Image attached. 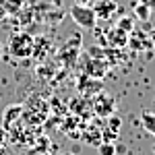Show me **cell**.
<instances>
[{
  "instance_id": "18",
  "label": "cell",
  "mask_w": 155,
  "mask_h": 155,
  "mask_svg": "<svg viewBox=\"0 0 155 155\" xmlns=\"http://www.w3.org/2000/svg\"><path fill=\"white\" fill-rule=\"evenodd\" d=\"M151 41H153V46H155V31H153V35H151Z\"/></svg>"
},
{
  "instance_id": "1",
  "label": "cell",
  "mask_w": 155,
  "mask_h": 155,
  "mask_svg": "<svg viewBox=\"0 0 155 155\" xmlns=\"http://www.w3.org/2000/svg\"><path fill=\"white\" fill-rule=\"evenodd\" d=\"M71 17L81 29H93L97 25L95 8H91V6H87V4H72L71 6Z\"/></svg>"
},
{
  "instance_id": "14",
  "label": "cell",
  "mask_w": 155,
  "mask_h": 155,
  "mask_svg": "<svg viewBox=\"0 0 155 155\" xmlns=\"http://www.w3.org/2000/svg\"><path fill=\"white\" fill-rule=\"evenodd\" d=\"M6 139H8V132H6V128H2V126H0V145L6 143Z\"/></svg>"
},
{
  "instance_id": "3",
  "label": "cell",
  "mask_w": 155,
  "mask_h": 155,
  "mask_svg": "<svg viewBox=\"0 0 155 155\" xmlns=\"http://www.w3.org/2000/svg\"><path fill=\"white\" fill-rule=\"evenodd\" d=\"M93 112L99 114V116H112L114 112H116V101H114V97L106 93V91H101V93H97L95 99H93Z\"/></svg>"
},
{
  "instance_id": "4",
  "label": "cell",
  "mask_w": 155,
  "mask_h": 155,
  "mask_svg": "<svg viewBox=\"0 0 155 155\" xmlns=\"http://www.w3.org/2000/svg\"><path fill=\"white\" fill-rule=\"evenodd\" d=\"M23 110H25V107L21 106V104H12V106H8L4 112H2V122H0V126L6 128V130L12 128L19 120L23 118Z\"/></svg>"
},
{
  "instance_id": "7",
  "label": "cell",
  "mask_w": 155,
  "mask_h": 155,
  "mask_svg": "<svg viewBox=\"0 0 155 155\" xmlns=\"http://www.w3.org/2000/svg\"><path fill=\"white\" fill-rule=\"evenodd\" d=\"M107 44L114 48H124V46H128V33L122 31L120 27H116L107 33Z\"/></svg>"
},
{
  "instance_id": "11",
  "label": "cell",
  "mask_w": 155,
  "mask_h": 155,
  "mask_svg": "<svg viewBox=\"0 0 155 155\" xmlns=\"http://www.w3.org/2000/svg\"><path fill=\"white\" fill-rule=\"evenodd\" d=\"M134 12H137V19L139 21H149V17H151V8L147 6V4H137V8H134Z\"/></svg>"
},
{
  "instance_id": "17",
  "label": "cell",
  "mask_w": 155,
  "mask_h": 155,
  "mask_svg": "<svg viewBox=\"0 0 155 155\" xmlns=\"http://www.w3.org/2000/svg\"><path fill=\"white\" fill-rule=\"evenodd\" d=\"M74 2H77V4H87L89 0H74Z\"/></svg>"
},
{
  "instance_id": "13",
  "label": "cell",
  "mask_w": 155,
  "mask_h": 155,
  "mask_svg": "<svg viewBox=\"0 0 155 155\" xmlns=\"http://www.w3.org/2000/svg\"><path fill=\"white\" fill-rule=\"evenodd\" d=\"M116 27H120V29H122V31H126V33H130L132 29H134V21H132L130 17H122Z\"/></svg>"
},
{
  "instance_id": "12",
  "label": "cell",
  "mask_w": 155,
  "mask_h": 155,
  "mask_svg": "<svg viewBox=\"0 0 155 155\" xmlns=\"http://www.w3.org/2000/svg\"><path fill=\"white\" fill-rule=\"evenodd\" d=\"M97 149H99V155H114L116 153V145L107 143V141H101V143L97 145Z\"/></svg>"
},
{
  "instance_id": "15",
  "label": "cell",
  "mask_w": 155,
  "mask_h": 155,
  "mask_svg": "<svg viewBox=\"0 0 155 155\" xmlns=\"http://www.w3.org/2000/svg\"><path fill=\"white\" fill-rule=\"evenodd\" d=\"M0 155H11V151H8L6 145H0Z\"/></svg>"
},
{
  "instance_id": "16",
  "label": "cell",
  "mask_w": 155,
  "mask_h": 155,
  "mask_svg": "<svg viewBox=\"0 0 155 155\" xmlns=\"http://www.w3.org/2000/svg\"><path fill=\"white\" fill-rule=\"evenodd\" d=\"M141 4H147L149 8H155V0H141Z\"/></svg>"
},
{
  "instance_id": "10",
  "label": "cell",
  "mask_w": 155,
  "mask_h": 155,
  "mask_svg": "<svg viewBox=\"0 0 155 155\" xmlns=\"http://www.w3.org/2000/svg\"><path fill=\"white\" fill-rule=\"evenodd\" d=\"M141 124H143V128L149 132V134L155 137V114L153 112H143V114H141Z\"/></svg>"
},
{
  "instance_id": "2",
  "label": "cell",
  "mask_w": 155,
  "mask_h": 155,
  "mask_svg": "<svg viewBox=\"0 0 155 155\" xmlns=\"http://www.w3.org/2000/svg\"><path fill=\"white\" fill-rule=\"evenodd\" d=\"M33 44H35V39L31 35H27V33H17V35H12L8 50H11L12 56H17V58H27V56L33 54Z\"/></svg>"
},
{
  "instance_id": "9",
  "label": "cell",
  "mask_w": 155,
  "mask_h": 155,
  "mask_svg": "<svg viewBox=\"0 0 155 155\" xmlns=\"http://www.w3.org/2000/svg\"><path fill=\"white\" fill-rule=\"evenodd\" d=\"M112 12H116V2H112V0H101L99 6H97V11H95V15L99 19H110Z\"/></svg>"
},
{
  "instance_id": "8",
  "label": "cell",
  "mask_w": 155,
  "mask_h": 155,
  "mask_svg": "<svg viewBox=\"0 0 155 155\" xmlns=\"http://www.w3.org/2000/svg\"><path fill=\"white\" fill-rule=\"evenodd\" d=\"M85 71H87V74L95 77V79H101V77L107 72V64L104 62V60H89Z\"/></svg>"
},
{
  "instance_id": "19",
  "label": "cell",
  "mask_w": 155,
  "mask_h": 155,
  "mask_svg": "<svg viewBox=\"0 0 155 155\" xmlns=\"http://www.w3.org/2000/svg\"><path fill=\"white\" fill-rule=\"evenodd\" d=\"M60 155H72V153H60Z\"/></svg>"
},
{
  "instance_id": "6",
  "label": "cell",
  "mask_w": 155,
  "mask_h": 155,
  "mask_svg": "<svg viewBox=\"0 0 155 155\" xmlns=\"http://www.w3.org/2000/svg\"><path fill=\"white\" fill-rule=\"evenodd\" d=\"M120 126H122V120L118 116H107V130L101 132V139H106L107 143H114V137L120 134Z\"/></svg>"
},
{
  "instance_id": "5",
  "label": "cell",
  "mask_w": 155,
  "mask_h": 155,
  "mask_svg": "<svg viewBox=\"0 0 155 155\" xmlns=\"http://www.w3.org/2000/svg\"><path fill=\"white\" fill-rule=\"evenodd\" d=\"M151 37L149 33H145V31H139V29H132L130 31V37H128V46L132 50H147L151 48Z\"/></svg>"
}]
</instances>
